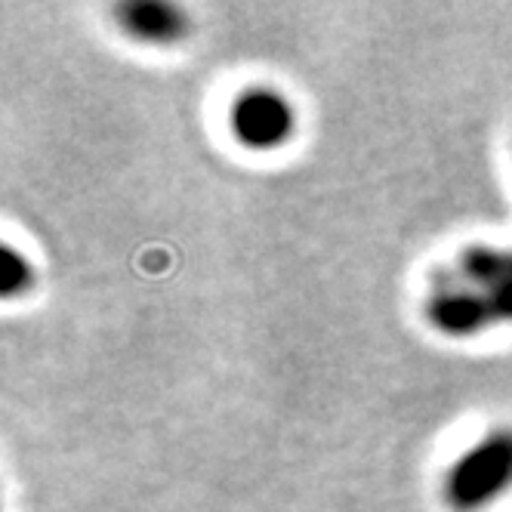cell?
Segmentation results:
<instances>
[{"label":"cell","instance_id":"cell-1","mask_svg":"<svg viewBox=\"0 0 512 512\" xmlns=\"http://www.w3.org/2000/svg\"><path fill=\"white\" fill-rule=\"evenodd\" d=\"M512 485V429H497L475 442L445 479V500L454 512H475Z\"/></svg>","mask_w":512,"mask_h":512},{"label":"cell","instance_id":"cell-2","mask_svg":"<svg viewBox=\"0 0 512 512\" xmlns=\"http://www.w3.org/2000/svg\"><path fill=\"white\" fill-rule=\"evenodd\" d=\"M232 133L253 152L278 149L294 133V108L272 87H250L232 105Z\"/></svg>","mask_w":512,"mask_h":512},{"label":"cell","instance_id":"cell-3","mask_svg":"<svg viewBox=\"0 0 512 512\" xmlns=\"http://www.w3.org/2000/svg\"><path fill=\"white\" fill-rule=\"evenodd\" d=\"M491 318L485 294H472V290H438L429 300V321L451 337L475 334Z\"/></svg>","mask_w":512,"mask_h":512},{"label":"cell","instance_id":"cell-4","mask_svg":"<svg viewBox=\"0 0 512 512\" xmlns=\"http://www.w3.org/2000/svg\"><path fill=\"white\" fill-rule=\"evenodd\" d=\"M121 28L139 41L149 44H170L179 41L189 31V19L173 4H158V0H142V4H124L118 10Z\"/></svg>","mask_w":512,"mask_h":512},{"label":"cell","instance_id":"cell-5","mask_svg":"<svg viewBox=\"0 0 512 512\" xmlns=\"http://www.w3.org/2000/svg\"><path fill=\"white\" fill-rule=\"evenodd\" d=\"M0 260H4V281H0V294H4L7 300H13L16 294H22V290H28L34 284V272H31V263L13 244L4 247Z\"/></svg>","mask_w":512,"mask_h":512}]
</instances>
